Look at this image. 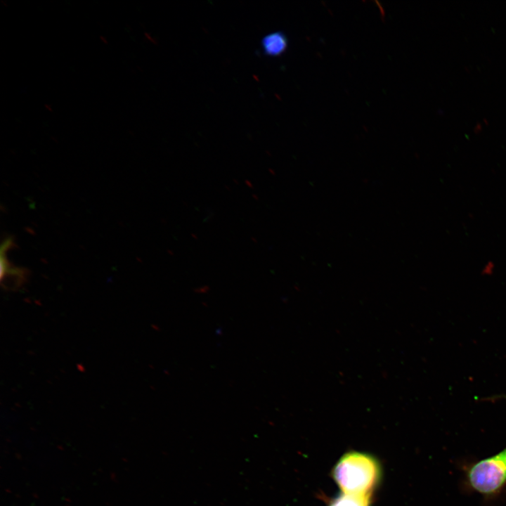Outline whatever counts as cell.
Segmentation results:
<instances>
[{"mask_svg":"<svg viewBox=\"0 0 506 506\" xmlns=\"http://www.w3.org/2000/svg\"><path fill=\"white\" fill-rule=\"evenodd\" d=\"M382 467L373 455L351 450L337 460L332 476L342 493L370 496L380 484Z\"/></svg>","mask_w":506,"mask_h":506,"instance_id":"1","label":"cell"},{"mask_svg":"<svg viewBox=\"0 0 506 506\" xmlns=\"http://www.w3.org/2000/svg\"><path fill=\"white\" fill-rule=\"evenodd\" d=\"M466 479L472 490L485 497L498 494L506 485V447L468 466Z\"/></svg>","mask_w":506,"mask_h":506,"instance_id":"2","label":"cell"},{"mask_svg":"<svg viewBox=\"0 0 506 506\" xmlns=\"http://www.w3.org/2000/svg\"><path fill=\"white\" fill-rule=\"evenodd\" d=\"M288 41L286 35L281 32H275L266 35L261 41L264 53L270 56H278L287 49Z\"/></svg>","mask_w":506,"mask_h":506,"instance_id":"3","label":"cell"},{"mask_svg":"<svg viewBox=\"0 0 506 506\" xmlns=\"http://www.w3.org/2000/svg\"><path fill=\"white\" fill-rule=\"evenodd\" d=\"M370 496L342 493L332 498L327 506H370Z\"/></svg>","mask_w":506,"mask_h":506,"instance_id":"4","label":"cell"},{"mask_svg":"<svg viewBox=\"0 0 506 506\" xmlns=\"http://www.w3.org/2000/svg\"><path fill=\"white\" fill-rule=\"evenodd\" d=\"M500 398H502V399H506V395H504V394L495 395V396H491V397H489V398H486V399L488 400V401H495V400H498V399H500Z\"/></svg>","mask_w":506,"mask_h":506,"instance_id":"5","label":"cell"}]
</instances>
